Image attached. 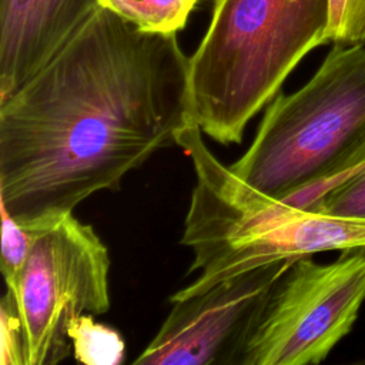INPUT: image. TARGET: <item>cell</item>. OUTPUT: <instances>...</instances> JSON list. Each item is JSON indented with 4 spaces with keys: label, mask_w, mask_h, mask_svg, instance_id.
I'll list each match as a JSON object with an SVG mask.
<instances>
[{
    "label": "cell",
    "mask_w": 365,
    "mask_h": 365,
    "mask_svg": "<svg viewBox=\"0 0 365 365\" xmlns=\"http://www.w3.org/2000/svg\"><path fill=\"white\" fill-rule=\"evenodd\" d=\"M190 123V57L177 34L100 7L0 103V204L29 230L46 225L118 190Z\"/></svg>",
    "instance_id": "obj_1"
},
{
    "label": "cell",
    "mask_w": 365,
    "mask_h": 365,
    "mask_svg": "<svg viewBox=\"0 0 365 365\" xmlns=\"http://www.w3.org/2000/svg\"><path fill=\"white\" fill-rule=\"evenodd\" d=\"M331 0H214L190 57L191 120L221 144L248 121L315 47L328 43Z\"/></svg>",
    "instance_id": "obj_2"
},
{
    "label": "cell",
    "mask_w": 365,
    "mask_h": 365,
    "mask_svg": "<svg viewBox=\"0 0 365 365\" xmlns=\"http://www.w3.org/2000/svg\"><path fill=\"white\" fill-rule=\"evenodd\" d=\"M365 161V46L334 44L315 74L269 103L230 165L251 188L307 208L319 187Z\"/></svg>",
    "instance_id": "obj_3"
},
{
    "label": "cell",
    "mask_w": 365,
    "mask_h": 365,
    "mask_svg": "<svg viewBox=\"0 0 365 365\" xmlns=\"http://www.w3.org/2000/svg\"><path fill=\"white\" fill-rule=\"evenodd\" d=\"M177 145L190 157L195 173L181 242L194 252L188 272L200 271V275L170 297L171 302L230 277L315 254V210L287 204L247 185L214 157L194 123L180 130Z\"/></svg>",
    "instance_id": "obj_4"
},
{
    "label": "cell",
    "mask_w": 365,
    "mask_h": 365,
    "mask_svg": "<svg viewBox=\"0 0 365 365\" xmlns=\"http://www.w3.org/2000/svg\"><path fill=\"white\" fill-rule=\"evenodd\" d=\"M31 231L21 275L4 295L20 319L26 365H56L73 351L70 324L110 308V255L93 227L73 212Z\"/></svg>",
    "instance_id": "obj_5"
},
{
    "label": "cell",
    "mask_w": 365,
    "mask_h": 365,
    "mask_svg": "<svg viewBox=\"0 0 365 365\" xmlns=\"http://www.w3.org/2000/svg\"><path fill=\"white\" fill-rule=\"evenodd\" d=\"M365 301V251L294 261L274 287L240 365H314L345 338Z\"/></svg>",
    "instance_id": "obj_6"
},
{
    "label": "cell",
    "mask_w": 365,
    "mask_h": 365,
    "mask_svg": "<svg viewBox=\"0 0 365 365\" xmlns=\"http://www.w3.org/2000/svg\"><path fill=\"white\" fill-rule=\"evenodd\" d=\"M297 259L230 277L173 301V308L135 365H240L271 292Z\"/></svg>",
    "instance_id": "obj_7"
},
{
    "label": "cell",
    "mask_w": 365,
    "mask_h": 365,
    "mask_svg": "<svg viewBox=\"0 0 365 365\" xmlns=\"http://www.w3.org/2000/svg\"><path fill=\"white\" fill-rule=\"evenodd\" d=\"M98 9V0H0V103L53 60Z\"/></svg>",
    "instance_id": "obj_8"
},
{
    "label": "cell",
    "mask_w": 365,
    "mask_h": 365,
    "mask_svg": "<svg viewBox=\"0 0 365 365\" xmlns=\"http://www.w3.org/2000/svg\"><path fill=\"white\" fill-rule=\"evenodd\" d=\"M141 30L175 33L182 30L198 0H98Z\"/></svg>",
    "instance_id": "obj_9"
},
{
    "label": "cell",
    "mask_w": 365,
    "mask_h": 365,
    "mask_svg": "<svg viewBox=\"0 0 365 365\" xmlns=\"http://www.w3.org/2000/svg\"><path fill=\"white\" fill-rule=\"evenodd\" d=\"M91 314L77 317L68 327L67 335L73 345L76 361L86 365H120L125 358L123 336L104 324H98Z\"/></svg>",
    "instance_id": "obj_10"
},
{
    "label": "cell",
    "mask_w": 365,
    "mask_h": 365,
    "mask_svg": "<svg viewBox=\"0 0 365 365\" xmlns=\"http://www.w3.org/2000/svg\"><path fill=\"white\" fill-rule=\"evenodd\" d=\"M308 208L365 218V161L319 187Z\"/></svg>",
    "instance_id": "obj_11"
},
{
    "label": "cell",
    "mask_w": 365,
    "mask_h": 365,
    "mask_svg": "<svg viewBox=\"0 0 365 365\" xmlns=\"http://www.w3.org/2000/svg\"><path fill=\"white\" fill-rule=\"evenodd\" d=\"M1 211V261L0 269L6 282V289H13L21 275L27 261L33 231L19 224L0 204Z\"/></svg>",
    "instance_id": "obj_12"
},
{
    "label": "cell",
    "mask_w": 365,
    "mask_h": 365,
    "mask_svg": "<svg viewBox=\"0 0 365 365\" xmlns=\"http://www.w3.org/2000/svg\"><path fill=\"white\" fill-rule=\"evenodd\" d=\"M328 43L365 46V0H331Z\"/></svg>",
    "instance_id": "obj_13"
},
{
    "label": "cell",
    "mask_w": 365,
    "mask_h": 365,
    "mask_svg": "<svg viewBox=\"0 0 365 365\" xmlns=\"http://www.w3.org/2000/svg\"><path fill=\"white\" fill-rule=\"evenodd\" d=\"M0 334H1V349L0 364L1 365H26L23 334L17 312L4 295L0 302Z\"/></svg>",
    "instance_id": "obj_14"
}]
</instances>
